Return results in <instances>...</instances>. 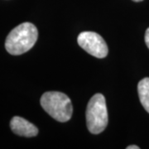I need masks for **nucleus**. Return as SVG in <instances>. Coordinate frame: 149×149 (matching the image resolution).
<instances>
[{"label": "nucleus", "instance_id": "obj_3", "mask_svg": "<svg viewBox=\"0 0 149 149\" xmlns=\"http://www.w3.org/2000/svg\"><path fill=\"white\" fill-rule=\"evenodd\" d=\"M86 124L93 134L102 133L108 125V110L104 96L96 94L90 100L86 109Z\"/></svg>", "mask_w": 149, "mask_h": 149}, {"label": "nucleus", "instance_id": "obj_5", "mask_svg": "<svg viewBox=\"0 0 149 149\" xmlns=\"http://www.w3.org/2000/svg\"><path fill=\"white\" fill-rule=\"evenodd\" d=\"M10 127L13 133L22 137L32 138L37 136L38 133V129L34 124L18 116H15L12 118Z\"/></svg>", "mask_w": 149, "mask_h": 149}, {"label": "nucleus", "instance_id": "obj_4", "mask_svg": "<svg viewBox=\"0 0 149 149\" xmlns=\"http://www.w3.org/2000/svg\"><path fill=\"white\" fill-rule=\"evenodd\" d=\"M78 44L85 52L97 58H104L108 55V47L104 38L94 32H83L77 38Z\"/></svg>", "mask_w": 149, "mask_h": 149}, {"label": "nucleus", "instance_id": "obj_7", "mask_svg": "<svg viewBox=\"0 0 149 149\" xmlns=\"http://www.w3.org/2000/svg\"><path fill=\"white\" fill-rule=\"evenodd\" d=\"M145 42H146V45L149 49V27L147 29L146 33H145Z\"/></svg>", "mask_w": 149, "mask_h": 149}, {"label": "nucleus", "instance_id": "obj_2", "mask_svg": "<svg viewBox=\"0 0 149 149\" xmlns=\"http://www.w3.org/2000/svg\"><path fill=\"white\" fill-rule=\"evenodd\" d=\"M40 102L43 109L59 122H66L72 116V103L69 97L61 92H46L42 96Z\"/></svg>", "mask_w": 149, "mask_h": 149}, {"label": "nucleus", "instance_id": "obj_1", "mask_svg": "<svg viewBox=\"0 0 149 149\" xmlns=\"http://www.w3.org/2000/svg\"><path fill=\"white\" fill-rule=\"evenodd\" d=\"M38 31L31 22H23L13 28L6 38L5 48L11 55L18 56L28 52L35 45Z\"/></svg>", "mask_w": 149, "mask_h": 149}, {"label": "nucleus", "instance_id": "obj_9", "mask_svg": "<svg viewBox=\"0 0 149 149\" xmlns=\"http://www.w3.org/2000/svg\"><path fill=\"white\" fill-rule=\"evenodd\" d=\"M134 2H141V1H143V0H133Z\"/></svg>", "mask_w": 149, "mask_h": 149}, {"label": "nucleus", "instance_id": "obj_6", "mask_svg": "<svg viewBox=\"0 0 149 149\" xmlns=\"http://www.w3.org/2000/svg\"><path fill=\"white\" fill-rule=\"evenodd\" d=\"M138 92L142 105L145 110L149 113V78H144L139 81Z\"/></svg>", "mask_w": 149, "mask_h": 149}, {"label": "nucleus", "instance_id": "obj_8", "mask_svg": "<svg viewBox=\"0 0 149 149\" xmlns=\"http://www.w3.org/2000/svg\"><path fill=\"white\" fill-rule=\"evenodd\" d=\"M127 149H139V147L136 146V145H131V146L127 147Z\"/></svg>", "mask_w": 149, "mask_h": 149}]
</instances>
